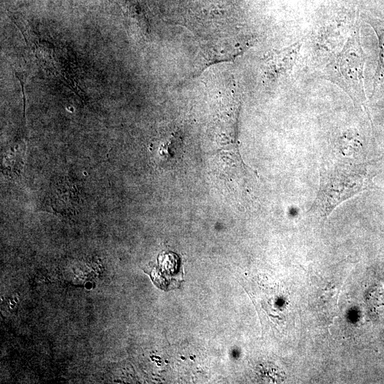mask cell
Returning <instances> with one entry per match:
<instances>
[{
    "label": "cell",
    "instance_id": "cell-3",
    "mask_svg": "<svg viewBox=\"0 0 384 384\" xmlns=\"http://www.w3.org/2000/svg\"><path fill=\"white\" fill-rule=\"evenodd\" d=\"M365 21L373 29L378 38V58L374 75L372 95L384 94V20L367 16Z\"/></svg>",
    "mask_w": 384,
    "mask_h": 384
},
{
    "label": "cell",
    "instance_id": "cell-1",
    "mask_svg": "<svg viewBox=\"0 0 384 384\" xmlns=\"http://www.w3.org/2000/svg\"><path fill=\"white\" fill-rule=\"evenodd\" d=\"M321 185L313 208L328 215L339 203L366 189L380 188L372 181L366 165L341 149L324 161Z\"/></svg>",
    "mask_w": 384,
    "mask_h": 384
},
{
    "label": "cell",
    "instance_id": "cell-2",
    "mask_svg": "<svg viewBox=\"0 0 384 384\" xmlns=\"http://www.w3.org/2000/svg\"><path fill=\"white\" fill-rule=\"evenodd\" d=\"M366 56L362 48L360 30L356 25L335 59L329 63V80L336 83L352 100L354 105H364Z\"/></svg>",
    "mask_w": 384,
    "mask_h": 384
}]
</instances>
